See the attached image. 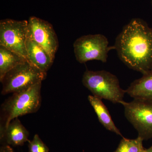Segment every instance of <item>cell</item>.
I'll return each mask as SVG.
<instances>
[{"label":"cell","instance_id":"cell-18","mask_svg":"<svg viewBox=\"0 0 152 152\" xmlns=\"http://www.w3.org/2000/svg\"><path fill=\"white\" fill-rule=\"evenodd\" d=\"M141 152H145V149H144L143 151H142Z\"/></svg>","mask_w":152,"mask_h":152},{"label":"cell","instance_id":"cell-6","mask_svg":"<svg viewBox=\"0 0 152 152\" xmlns=\"http://www.w3.org/2000/svg\"><path fill=\"white\" fill-rule=\"evenodd\" d=\"M28 21L6 19L0 21V46L5 47L27 59L26 42Z\"/></svg>","mask_w":152,"mask_h":152},{"label":"cell","instance_id":"cell-10","mask_svg":"<svg viewBox=\"0 0 152 152\" xmlns=\"http://www.w3.org/2000/svg\"><path fill=\"white\" fill-rule=\"evenodd\" d=\"M27 60L43 72L47 73L53 62L43 48L34 41L28 38L26 42Z\"/></svg>","mask_w":152,"mask_h":152},{"label":"cell","instance_id":"cell-13","mask_svg":"<svg viewBox=\"0 0 152 152\" xmlns=\"http://www.w3.org/2000/svg\"><path fill=\"white\" fill-rule=\"evenodd\" d=\"M26 61L23 56L0 46V80L9 71Z\"/></svg>","mask_w":152,"mask_h":152},{"label":"cell","instance_id":"cell-17","mask_svg":"<svg viewBox=\"0 0 152 152\" xmlns=\"http://www.w3.org/2000/svg\"><path fill=\"white\" fill-rule=\"evenodd\" d=\"M145 152H152V145L149 148L145 149Z\"/></svg>","mask_w":152,"mask_h":152},{"label":"cell","instance_id":"cell-9","mask_svg":"<svg viewBox=\"0 0 152 152\" xmlns=\"http://www.w3.org/2000/svg\"><path fill=\"white\" fill-rule=\"evenodd\" d=\"M29 133L18 118L11 121L7 126H1L0 138L5 145L23 146L28 141Z\"/></svg>","mask_w":152,"mask_h":152},{"label":"cell","instance_id":"cell-1","mask_svg":"<svg viewBox=\"0 0 152 152\" xmlns=\"http://www.w3.org/2000/svg\"><path fill=\"white\" fill-rule=\"evenodd\" d=\"M120 59L142 75L152 70V28L140 18H134L123 28L114 45Z\"/></svg>","mask_w":152,"mask_h":152},{"label":"cell","instance_id":"cell-5","mask_svg":"<svg viewBox=\"0 0 152 152\" xmlns=\"http://www.w3.org/2000/svg\"><path fill=\"white\" fill-rule=\"evenodd\" d=\"M73 47L76 60L80 64L92 60L106 63L109 52L115 50L114 46H109L108 39L101 34L80 37L75 41Z\"/></svg>","mask_w":152,"mask_h":152},{"label":"cell","instance_id":"cell-12","mask_svg":"<svg viewBox=\"0 0 152 152\" xmlns=\"http://www.w3.org/2000/svg\"><path fill=\"white\" fill-rule=\"evenodd\" d=\"M88 98L97 116L99 121L104 127L107 130L123 137L121 132L114 124L107 108L103 103L102 99L93 95H89Z\"/></svg>","mask_w":152,"mask_h":152},{"label":"cell","instance_id":"cell-7","mask_svg":"<svg viewBox=\"0 0 152 152\" xmlns=\"http://www.w3.org/2000/svg\"><path fill=\"white\" fill-rule=\"evenodd\" d=\"M121 104L125 117L137 131L138 137L143 140L152 139V102L134 99Z\"/></svg>","mask_w":152,"mask_h":152},{"label":"cell","instance_id":"cell-4","mask_svg":"<svg viewBox=\"0 0 152 152\" xmlns=\"http://www.w3.org/2000/svg\"><path fill=\"white\" fill-rule=\"evenodd\" d=\"M46 75L27 60L9 71L0 80L2 84L1 94H15L28 89L42 82Z\"/></svg>","mask_w":152,"mask_h":152},{"label":"cell","instance_id":"cell-2","mask_svg":"<svg viewBox=\"0 0 152 152\" xmlns=\"http://www.w3.org/2000/svg\"><path fill=\"white\" fill-rule=\"evenodd\" d=\"M82 82L93 96L101 99L114 104H121L124 101L126 91L120 86L116 76L110 72L87 70L83 75Z\"/></svg>","mask_w":152,"mask_h":152},{"label":"cell","instance_id":"cell-3","mask_svg":"<svg viewBox=\"0 0 152 152\" xmlns=\"http://www.w3.org/2000/svg\"><path fill=\"white\" fill-rule=\"evenodd\" d=\"M42 82L28 89L13 94L2 105V110L5 115L4 126L19 117L36 113L41 104Z\"/></svg>","mask_w":152,"mask_h":152},{"label":"cell","instance_id":"cell-19","mask_svg":"<svg viewBox=\"0 0 152 152\" xmlns=\"http://www.w3.org/2000/svg\"><path fill=\"white\" fill-rule=\"evenodd\" d=\"M151 4H152V0H151Z\"/></svg>","mask_w":152,"mask_h":152},{"label":"cell","instance_id":"cell-8","mask_svg":"<svg viewBox=\"0 0 152 152\" xmlns=\"http://www.w3.org/2000/svg\"><path fill=\"white\" fill-rule=\"evenodd\" d=\"M28 38L35 41L54 60L59 42L53 26L49 22L36 17L28 20Z\"/></svg>","mask_w":152,"mask_h":152},{"label":"cell","instance_id":"cell-16","mask_svg":"<svg viewBox=\"0 0 152 152\" xmlns=\"http://www.w3.org/2000/svg\"><path fill=\"white\" fill-rule=\"evenodd\" d=\"M0 152H14L12 148L10 146L7 145H4L2 146L0 148Z\"/></svg>","mask_w":152,"mask_h":152},{"label":"cell","instance_id":"cell-15","mask_svg":"<svg viewBox=\"0 0 152 152\" xmlns=\"http://www.w3.org/2000/svg\"><path fill=\"white\" fill-rule=\"evenodd\" d=\"M48 148L41 140L38 134L34 136L28 144V152H49Z\"/></svg>","mask_w":152,"mask_h":152},{"label":"cell","instance_id":"cell-14","mask_svg":"<svg viewBox=\"0 0 152 152\" xmlns=\"http://www.w3.org/2000/svg\"><path fill=\"white\" fill-rule=\"evenodd\" d=\"M143 140L138 137L135 139L123 137L117 149L114 152H141L145 148L143 146Z\"/></svg>","mask_w":152,"mask_h":152},{"label":"cell","instance_id":"cell-11","mask_svg":"<svg viewBox=\"0 0 152 152\" xmlns=\"http://www.w3.org/2000/svg\"><path fill=\"white\" fill-rule=\"evenodd\" d=\"M126 92L134 99L152 102V70L133 81Z\"/></svg>","mask_w":152,"mask_h":152}]
</instances>
